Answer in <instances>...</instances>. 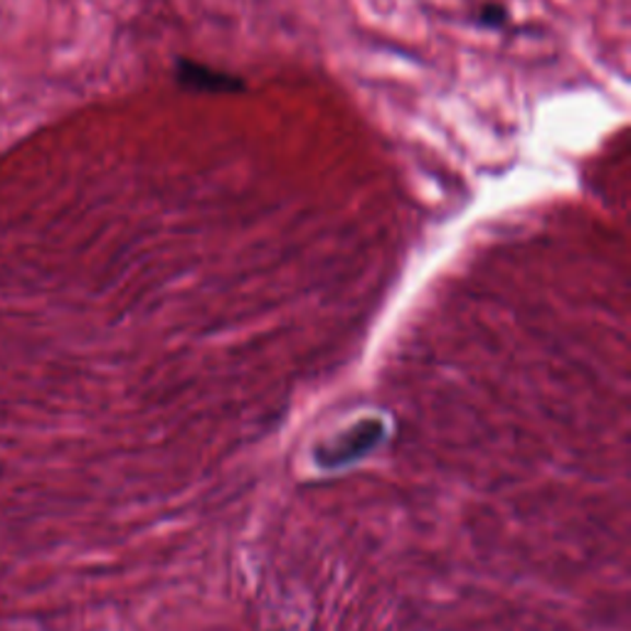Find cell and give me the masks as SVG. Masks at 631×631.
<instances>
[{
    "instance_id": "6da1fadb",
    "label": "cell",
    "mask_w": 631,
    "mask_h": 631,
    "mask_svg": "<svg viewBox=\"0 0 631 631\" xmlns=\"http://www.w3.org/2000/svg\"><path fill=\"white\" fill-rule=\"evenodd\" d=\"M173 77L180 86L192 92H210V94H237L245 92V80L239 74L222 72L215 67L200 65L188 57H178L176 67H173Z\"/></svg>"
},
{
    "instance_id": "7a4b0ae2",
    "label": "cell",
    "mask_w": 631,
    "mask_h": 631,
    "mask_svg": "<svg viewBox=\"0 0 631 631\" xmlns=\"http://www.w3.org/2000/svg\"><path fill=\"white\" fill-rule=\"evenodd\" d=\"M506 21H509L506 8L499 5V3L483 5L479 17H477V23L483 25V27H501V25H506Z\"/></svg>"
}]
</instances>
